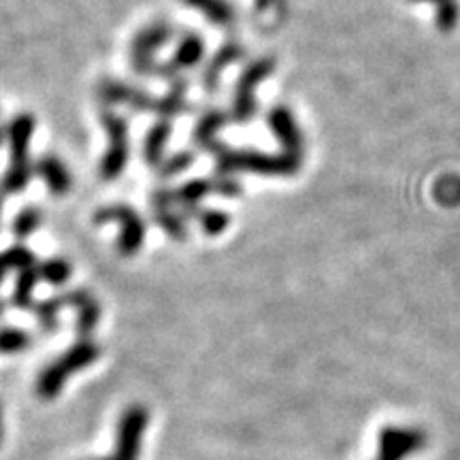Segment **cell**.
<instances>
[{
	"mask_svg": "<svg viewBox=\"0 0 460 460\" xmlns=\"http://www.w3.org/2000/svg\"><path fill=\"white\" fill-rule=\"evenodd\" d=\"M200 224L209 234H220L228 226V216L222 214V211H205L200 216Z\"/></svg>",
	"mask_w": 460,
	"mask_h": 460,
	"instance_id": "484cf974",
	"label": "cell"
},
{
	"mask_svg": "<svg viewBox=\"0 0 460 460\" xmlns=\"http://www.w3.org/2000/svg\"><path fill=\"white\" fill-rule=\"evenodd\" d=\"M34 172H37V175L41 177L45 183H48L49 192L65 194V192H68V188H71V175H68L65 164H62L60 160L54 156L39 158L37 164H34Z\"/></svg>",
	"mask_w": 460,
	"mask_h": 460,
	"instance_id": "8fae6325",
	"label": "cell"
},
{
	"mask_svg": "<svg viewBox=\"0 0 460 460\" xmlns=\"http://www.w3.org/2000/svg\"><path fill=\"white\" fill-rule=\"evenodd\" d=\"M62 305H65L62 298L34 305V312H37V318H39V322H41V326L45 331H56L58 329V312L62 309Z\"/></svg>",
	"mask_w": 460,
	"mask_h": 460,
	"instance_id": "603a6c76",
	"label": "cell"
},
{
	"mask_svg": "<svg viewBox=\"0 0 460 460\" xmlns=\"http://www.w3.org/2000/svg\"><path fill=\"white\" fill-rule=\"evenodd\" d=\"M269 128H271L284 147V152L303 156V135L295 122V115L288 111L286 107H275L267 118Z\"/></svg>",
	"mask_w": 460,
	"mask_h": 460,
	"instance_id": "9c48e42d",
	"label": "cell"
},
{
	"mask_svg": "<svg viewBox=\"0 0 460 460\" xmlns=\"http://www.w3.org/2000/svg\"><path fill=\"white\" fill-rule=\"evenodd\" d=\"M203 58V41L197 37V34H190V37L183 39L177 48L175 54V65L177 66H194Z\"/></svg>",
	"mask_w": 460,
	"mask_h": 460,
	"instance_id": "e0dca14e",
	"label": "cell"
},
{
	"mask_svg": "<svg viewBox=\"0 0 460 460\" xmlns=\"http://www.w3.org/2000/svg\"><path fill=\"white\" fill-rule=\"evenodd\" d=\"M214 188H216V183H211V181H203V180L190 181L188 186L181 188V192L177 194V199H180L181 205L197 207L200 200L207 197V194L214 192Z\"/></svg>",
	"mask_w": 460,
	"mask_h": 460,
	"instance_id": "d6986e66",
	"label": "cell"
},
{
	"mask_svg": "<svg viewBox=\"0 0 460 460\" xmlns=\"http://www.w3.org/2000/svg\"><path fill=\"white\" fill-rule=\"evenodd\" d=\"M39 224H41V214H39L37 209H24L20 216L15 217L13 233H15L20 239L31 237L34 230L39 228Z\"/></svg>",
	"mask_w": 460,
	"mask_h": 460,
	"instance_id": "d4e9b609",
	"label": "cell"
},
{
	"mask_svg": "<svg viewBox=\"0 0 460 460\" xmlns=\"http://www.w3.org/2000/svg\"><path fill=\"white\" fill-rule=\"evenodd\" d=\"M169 135H171V124L164 122V119L147 132L146 158L149 163H158L160 156H163V149L166 146V141H169Z\"/></svg>",
	"mask_w": 460,
	"mask_h": 460,
	"instance_id": "9a60e30c",
	"label": "cell"
},
{
	"mask_svg": "<svg viewBox=\"0 0 460 460\" xmlns=\"http://www.w3.org/2000/svg\"><path fill=\"white\" fill-rule=\"evenodd\" d=\"M147 424H149L147 407L128 405L118 420L113 452L109 454L107 458H90V460H139Z\"/></svg>",
	"mask_w": 460,
	"mask_h": 460,
	"instance_id": "3957f363",
	"label": "cell"
},
{
	"mask_svg": "<svg viewBox=\"0 0 460 460\" xmlns=\"http://www.w3.org/2000/svg\"><path fill=\"white\" fill-rule=\"evenodd\" d=\"M239 56H241V48H237V45H226V48L220 49V54L211 60V65L205 73V82L209 84V88H216L217 75H220V71H224V66L230 65L233 60H237Z\"/></svg>",
	"mask_w": 460,
	"mask_h": 460,
	"instance_id": "ac0fdd59",
	"label": "cell"
},
{
	"mask_svg": "<svg viewBox=\"0 0 460 460\" xmlns=\"http://www.w3.org/2000/svg\"><path fill=\"white\" fill-rule=\"evenodd\" d=\"M34 262V256L26 247H11V250L0 254V281L4 279L9 269H17V271H24V269H31Z\"/></svg>",
	"mask_w": 460,
	"mask_h": 460,
	"instance_id": "2e32d148",
	"label": "cell"
},
{
	"mask_svg": "<svg viewBox=\"0 0 460 460\" xmlns=\"http://www.w3.org/2000/svg\"><path fill=\"white\" fill-rule=\"evenodd\" d=\"M4 137H7V130H0V146H3V141H4Z\"/></svg>",
	"mask_w": 460,
	"mask_h": 460,
	"instance_id": "f1b7e54d",
	"label": "cell"
},
{
	"mask_svg": "<svg viewBox=\"0 0 460 460\" xmlns=\"http://www.w3.org/2000/svg\"><path fill=\"white\" fill-rule=\"evenodd\" d=\"M102 126L109 132V149L101 163V175L105 180H115L122 175L126 160H128V130H126L124 119L111 111L102 115Z\"/></svg>",
	"mask_w": 460,
	"mask_h": 460,
	"instance_id": "5b68a950",
	"label": "cell"
},
{
	"mask_svg": "<svg viewBox=\"0 0 460 460\" xmlns=\"http://www.w3.org/2000/svg\"><path fill=\"white\" fill-rule=\"evenodd\" d=\"M3 312H4V305H3V303H0V315H3Z\"/></svg>",
	"mask_w": 460,
	"mask_h": 460,
	"instance_id": "f546056e",
	"label": "cell"
},
{
	"mask_svg": "<svg viewBox=\"0 0 460 460\" xmlns=\"http://www.w3.org/2000/svg\"><path fill=\"white\" fill-rule=\"evenodd\" d=\"M435 199L447 207L460 203V180L458 177H441L435 183Z\"/></svg>",
	"mask_w": 460,
	"mask_h": 460,
	"instance_id": "44dd1931",
	"label": "cell"
},
{
	"mask_svg": "<svg viewBox=\"0 0 460 460\" xmlns=\"http://www.w3.org/2000/svg\"><path fill=\"white\" fill-rule=\"evenodd\" d=\"M96 220L115 222L122 226V234H119V250H122L124 254H132V252H137L141 247L143 237H146V226H143L141 217L132 209H128V207L124 205L107 207V209L99 211Z\"/></svg>",
	"mask_w": 460,
	"mask_h": 460,
	"instance_id": "52a82bcc",
	"label": "cell"
},
{
	"mask_svg": "<svg viewBox=\"0 0 460 460\" xmlns=\"http://www.w3.org/2000/svg\"><path fill=\"white\" fill-rule=\"evenodd\" d=\"M273 71V62L269 58L254 62L252 66L245 68V73L241 75L239 88H237V99H234V115H237V122H247L256 111V101H254V90L264 77H269Z\"/></svg>",
	"mask_w": 460,
	"mask_h": 460,
	"instance_id": "8992f818",
	"label": "cell"
},
{
	"mask_svg": "<svg viewBox=\"0 0 460 460\" xmlns=\"http://www.w3.org/2000/svg\"><path fill=\"white\" fill-rule=\"evenodd\" d=\"M411 3H429L435 7V20L439 31L450 32L458 26L460 4L458 0H411Z\"/></svg>",
	"mask_w": 460,
	"mask_h": 460,
	"instance_id": "7c38bea8",
	"label": "cell"
},
{
	"mask_svg": "<svg viewBox=\"0 0 460 460\" xmlns=\"http://www.w3.org/2000/svg\"><path fill=\"white\" fill-rule=\"evenodd\" d=\"M39 275L45 281H49V284H65V281L71 278V267H68V262L60 261V258H56V261H48L43 264L41 269H39Z\"/></svg>",
	"mask_w": 460,
	"mask_h": 460,
	"instance_id": "cb8c5ba5",
	"label": "cell"
},
{
	"mask_svg": "<svg viewBox=\"0 0 460 460\" xmlns=\"http://www.w3.org/2000/svg\"><path fill=\"white\" fill-rule=\"evenodd\" d=\"M99 345H96L92 339H82L68 348L65 354L58 356V360L49 362L48 367L41 371V376L37 379V394L41 396L43 401H54L58 394L65 388L66 379L73 376V373L85 369V367L94 365L99 360Z\"/></svg>",
	"mask_w": 460,
	"mask_h": 460,
	"instance_id": "6da1fadb",
	"label": "cell"
},
{
	"mask_svg": "<svg viewBox=\"0 0 460 460\" xmlns=\"http://www.w3.org/2000/svg\"><path fill=\"white\" fill-rule=\"evenodd\" d=\"M190 164H192V156H188V154H180V156H175L169 164H166L164 175H175V172L183 171Z\"/></svg>",
	"mask_w": 460,
	"mask_h": 460,
	"instance_id": "4316f807",
	"label": "cell"
},
{
	"mask_svg": "<svg viewBox=\"0 0 460 460\" xmlns=\"http://www.w3.org/2000/svg\"><path fill=\"white\" fill-rule=\"evenodd\" d=\"M39 279V271L37 269H24L17 275V284H15V292H13V305L20 309H28L32 307V288Z\"/></svg>",
	"mask_w": 460,
	"mask_h": 460,
	"instance_id": "5bb4252c",
	"label": "cell"
},
{
	"mask_svg": "<svg viewBox=\"0 0 460 460\" xmlns=\"http://www.w3.org/2000/svg\"><path fill=\"white\" fill-rule=\"evenodd\" d=\"M3 437H4V427H3V405H0V446H3Z\"/></svg>",
	"mask_w": 460,
	"mask_h": 460,
	"instance_id": "83f0119b",
	"label": "cell"
},
{
	"mask_svg": "<svg viewBox=\"0 0 460 460\" xmlns=\"http://www.w3.org/2000/svg\"><path fill=\"white\" fill-rule=\"evenodd\" d=\"M220 158V169L224 172L233 171H247V172H261V175H295L301 169L303 156L281 152L278 156H269L261 152H224L217 154Z\"/></svg>",
	"mask_w": 460,
	"mask_h": 460,
	"instance_id": "7a4b0ae2",
	"label": "cell"
},
{
	"mask_svg": "<svg viewBox=\"0 0 460 460\" xmlns=\"http://www.w3.org/2000/svg\"><path fill=\"white\" fill-rule=\"evenodd\" d=\"M171 37V28L166 24H154L139 32V37L132 43V62H135L137 71L149 73L152 66V54L160 45H164Z\"/></svg>",
	"mask_w": 460,
	"mask_h": 460,
	"instance_id": "ba28073f",
	"label": "cell"
},
{
	"mask_svg": "<svg viewBox=\"0 0 460 460\" xmlns=\"http://www.w3.org/2000/svg\"><path fill=\"white\" fill-rule=\"evenodd\" d=\"M186 3L192 4L194 9L203 11L209 17V22H214L217 26H228L234 20L233 7L224 0H186Z\"/></svg>",
	"mask_w": 460,
	"mask_h": 460,
	"instance_id": "4fadbf2b",
	"label": "cell"
},
{
	"mask_svg": "<svg viewBox=\"0 0 460 460\" xmlns=\"http://www.w3.org/2000/svg\"><path fill=\"white\" fill-rule=\"evenodd\" d=\"M222 124H224L222 113L214 111V113L207 115V118H203V122L197 126V143H199V146H203V147L214 146V137H216V132Z\"/></svg>",
	"mask_w": 460,
	"mask_h": 460,
	"instance_id": "7402d4cb",
	"label": "cell"
},
{
	"mask_svg": "<svg viewBox=\"0 0 460 460\" xmlns=\"http://www.w3.org/2000/svg\"><path fill=\"white\" fill-rule=\"evenodd\" d=\"M0 211H3V200H0Z\"/></svg>",
	"mask_w": 460,
	"mask_h": 460,
	"instance_id": "4dcf8cb0",
	"label": "cell"
},
{
	"mask_svg": "<svg viewBox=\"0 0 460 460\" xmlns=\"http://www.w3.org/2000/svg\"><path fill=\"white\" fill-rule=\"evenodd\" d=\"M62 301L77 309V332L84 339H88L101 320V307L96 298L85 290H75L62 298Z\"/></svg>",
	"mask_w": 460,
	"mask_h": 460,
	"instance_id": "30bf717a",
	"label": "cell"
},
{
	"mask_svg": "<svg viewBox=\"0 0 460 460\" xmlns=\"http://www.w3.org/2000/svg\"><path fill=\"white\" fill-rule=\"evenodd\" d=\"M31 345L28 332L20 329H3L0 331V354H15L22 352Z\"/></svg>",
	"mask_w": 460,
	"mask_h": 460,
	"instance_id": "ffe728a7",
	"label": "cell"
},
{
	"mask_svg": "<svg viewBox=\"0 0 460 460\" xmlns=\"http://www.w3.org/2000/svg\"><path fill=\"white\" fill-rule=\"evenodd\" d=\"M34 130V119L31 115H20L13 119V124L9 126L7 139L11 147V166L4 175V188L9 192H22L31 181L32 171L28 169L26 154H28V143H31Z\"/></svg>",
	"mask_w": 460,
	"mask_h": 460,
	"instance_id": "277c9868",
	"label": "cell"
}]
</instances>
